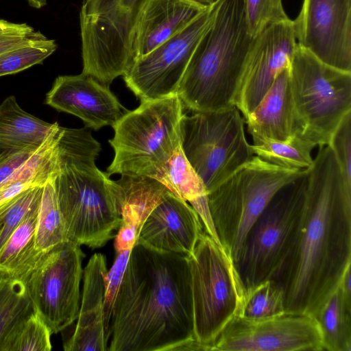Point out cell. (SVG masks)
Returning a JSON list of instances; mask_svg holds the SVG:
<instances>
[{"label":"cell","mask_w":351,"mask_h":351,"mask_svg":"<svg viewBox=\"0 0 351 351\" xmlns=\"http://www.w3.org/2000/svg\"><path fill=\"white\" fill-rule=\"evenodd\" d=\"M306 171L292 244L275 280L283 289L285 312L313 317L351 267V189L328 145L319 146Z\"/></svg>","instance_id":"obj_1"},{"label":"cell","mask_w":351,"mask_h":351,"mask_svg":"<svg viewBox=\"0 0 351 351\" xmlns=\"http://www.w3.org/2000/svg\"><path fill=\"white\" fill-rule=\"evenodd\" d=\"M109 351H173L194 339L189 256L136 241L117 295Z\"/></svg>","instance_id":"obj_2"},{"label":"cell","mask_w":351,"mask_h":351,"mask_svg":"<svg viewBox=\"0 0 351 351\" xmlns=\"http://www.w3.org/2000/svg\"><path fill=\"white\" fill-rule=\"evenodd\" d=\"M100 151L88 130L62 128L53 177L69 241L91 249L105 245L121 222L112 180L95 165Z\"/></svg>","instance_id":"obj_3"},{"label":"cell","mask_w":351,"mask_h":351,"mask_svg":"<svg viewBox=\"0 0 351 351\" xmlns=\"http://www.w3.org/2000/svg\"><path fill=\"white\" fill-rule=\"evenodd\" d=\"M215 21L196 46L177 96L193 112L234 106L245 58L254 38L248 34L243 0H218Z\"/></svg>","instance_id":"obj_4"},{"label":"cell","mask_w":351,"mask_h":351,"mask_svg":"<svg viewBox=\"0 0 351 351\" xmlns=\"http://www.w3.org/2000/svg\"><path fill=\"white\" fill-rule=\"evenodd\" d=\"M304 171L279 167L254 156L207 193L216 234L234 265L254 222L274 195Z\"/></svg>","instance_id":"obj_5"},{"label":"cell","mask_w":351,"mask_h":351,"mask_svg":"<svg viewBox=\"0 0 351 351\" xmlns=\"http://www.w3.org/2000/svg\"><path fill=\"white\" fill-rule=\"evenodd\" d=\"M177 95L141 101L114 125V156L106 173L154 177L180 145L185 113Z\"/></svg>","instance_id":"obj_6"},{"label":"cell","mask_w":351,"mask_h":351,"mask_svg":"<svg viewBox=\"0 0 351 351\" xmlns=\"http://www.w3.org/2000/svg\"><path fill=\"white\" fill-rule=\"evenodd\" d=\"M189 261L194 339L211 350L221 330L240 315L245 289L230 256L205 230Z\"/></svg>","instance_id":"obj_7"},{"label":"cell","mask_w":351,"mask_h":351,"mask_svg":"<svg viewBox=\"0 0 351 351\" xmlns=\"http://www.w3.org/2000/svg\"><path fill=\"white\" fill-rule=\"evenodd\" d=\"M149 0H84L80 11L82 73L110 85L134 61V43Z\"/></svg>","instance_id":"obj_8"},{"label":"cell","mask_w":351,"mask_h":351,"mask_svg":"<svg viewBox=\"0 0 351 351\" xmlns=\"http://www.w3.org/2000/svg\"><path fill=\"white\" fill-rule=\"evenodd\" d=\"M290 85L301 128L299 137L327 145L351 112V72L328 66L297 43L289 67Z\"/></svg>","instance_id":"obj_9"},{"label":"cell","mask_w":351,"mask_h":351,"mask_svg":"<svg viewBox=\"0 0 351 351\" xmlns=\"http://www.w3.org/2000/svg\"><path fill=\"white\" fill-rule=\"evenodd\" d=\"M244 123L235 106L182 117L180 147L207 193L254 156Z\"/></svg>","instance_id":"obj_10"},{"label":"cell","mask_w":351,"mask_h":351,"mask_svg":"<svg viewBox=\"0 0 351 351\" xmlns=\"http://www.w3.org/2000/svg\"><path fill=\"white\" fill-rule=\"evenodd\" d=\"M307 171L281 188L250 228L237 270L245 289L276 279L287 258L303 203Z\"/></svg>","instance_id":"obj_11"},{"label":"cell","mask_w":351,"mask_h":351,"mask_svg":"<svg viewBox=\"0 0 351 351\" xmlns=\"http://www.w3.org/2000/svg\"><path fill=\"white\" fill-rule=\"evenodd\" d=\"M84 256L80 245L67 241L45 253L25 282L34 311L51 334L78 317Z\"/></svg>","instance_id":"obj_12"},{"label":"cell","mask_w":351,"mask_h":351,"mask_svg":"<svg viewBox=\"0 0 351 351\" xmlns=\"http://www.w3.org/2000/svg\"><path fill=\"white\" fill-rule=\"evenodd\" d=\"M218 4V0L209 4L184 29L133 62L123 76L141 101L177 95L196 46L215 21Z\"/></svg>","instance_id":"obj_13"},{"label":"cell","mask_w":351,"mask_h":351,"mask_svg":"<svg viewBox=\"0 0 351 351\" xmlns=\"http://www.w3.org/2000/svg\"><path fill=\"white\" fill-rule=\"evenodd\" d=\"M210 347L220 351H325L315 319L288 312L258 319L235 316Z\"/></svg>","instance_id":"obj_14"},{"label":"cell","mask_w":351,"mask_h":351,"mask_svg":"<svg viewBox=\"0 0 351 351\" xmlns=\"http://www.w3.org/2000/svg\"><path fill=\"white\" fill-rule=\"evenodd\" d=\"M293 25L298 44L323 63L351 72V0H303Z\"/></svg>","instance_id":"obj_15"},{"label":"cell","mask_w":351,"mask_h":351,"mask_svg":"<svg viewBox=\"0 0 351 351\" xmlns=\"http://www.w3.org/2000/svg\"><path fill=\"white\" fill-rule=\"evenodd\" d=\"M296 45L291 19L268 26L253 39L234 99V106L243 119L260 102L277 76L289 69Z\"/></svg>","instance_id":"obj_16"},{"label":"cell","mask_w":351,"mask_h":351,"mask_svg":"<svg viewBox=\"0 0 351 351\" xmlns=\"http://www.w3.org/2000/svg\"><path fill=\"white\" fill-rule=\"evenodd\" d=\"M45 103L58 111L77 117L86 128L95 130L113 127L128 111L108 85L82 73L58 76L46 95Z\"/></svg>","instance_id":"obj_17"},{"label":"cell","mask_w":351,"mask_h":351,"mask_svg":"<svg viewBox=\"0 0 351 351\" xmlns=\"http://www.w3.org/2000/svg\"><path fill=\"white\" fill-rule=\"evenodd\" d=\"M204 230L194 208L170 191L149 213L137 240L158 250L189 256Z\"/></svg>","instance_id":"obj_18"},{"label":"cell","mask_w":351,"mask_h":351,"mask_svg":"<svg viewBox=\"0 0 351 351\" xmlns=\"http://www.w3.org/2000/svg\"><path fill=\"white\" fill-rule=\"evenodd\" d=\"M107 272L106 256L94 254L83 271L79 315L73 332L63 343L65 351L108 350L104 312Z\"/></svg>","instance_id":"obj_19"},{"label":"cell","mask_w":351,"mask_h":351,"mask_svg":"<svg viewBox=\"0 0 351 351\" xmlns=\"http://www.w3.org/2000/svg\"><path fill=\"white\" fill-rule=\"evenodd\" d=\"M112 189L121 219L114 250L116 254L130 252L147 217L170 191L153 177L130 175L112 180Z\"/></svg>","instance_id":"obj_20"},{"label":"cell","mask_w":351,"mask_h":351,"mask_svg":"<svg viewBox=\"0 0 351 351\" xmlns=\"http://www.w3.org/2000/svg\"><path fill=\"white\" fill-rule=\"evenodd\" d=\"M244 120L253 141H285L300 136L301 128L292 98L289 69L277 76L260 102Z\"/></svg>","instance_id":"obj_21"},{"label":"cell","mask_w":351,"mask_h":351,"mask_svg":"<svg viewBox=\"0 0 351 351\" xmlns=\"http://www.w3.org/2000/svg\"><path fill=\"white\" fill-rule=\"evenodd\" d=\"M208 5L192 0H149L138 23L134 60L184 29Z\"/></svg>","instance_id":"obj_22"},{"label":"cell","mask_w":351,"mask_h":351,"mask_svg":"<svg viewBox=\"0 0 351 351\" xmlns=\"http://www.w3.org/2000/svg\"><path fill=\"white\" fill-rule=\"evenodd\" d=\"M60 125L23 110L13 95L0 104V153L36 151Z\"/></svg>","instance_id":"obj_23"},{"label":"cell","mask_w":351,"mask_h":351,"mask_svg":"<svg viewBox=\"0 0 351 351\" xmlns=\"http://www.w3.org/2000/svg\"><path fill=\"white\" fill-rule=\"evenodd\" d=\"M153 178L174 195L189 202L198 214L205 231L219 243L210 215L206 188L184 156L180 145Z\"/></svg>","instance_id":"obj_24"},{"label":"cell","mask_w":351,"mask_h":351,"mask_svg":"<svg viewBox=\"0 0 351 351\" xmlns=\"http://www.w3.org/2000/svg\"><path fill=\"white\" fill-rule=\"evenodd\" d=\"M40 202L32 208L0 250V273L24 282L45 254L40 252L35 245Z\"/></svg>","instance_id":"obj_25"},{"label":"cell","mask_w":351,"mask_h":351,"mask_svg":"<svg viewBox=\"0 0 351 351\" xmlns=\"http://www.w3.org/2000/svg\"><path fill=\"white\" fill-rule=\"evenodd\" d=\"M313 317L320 328L325 351H351V294L339 284Z\"/></svg>","instance_id":"obj_26"},{"label":"cell","mask_w":351,"mask_h":351,"mask_svg":"<svg viewBox=\"0 0 351 351\" xmlns=\"http://www.w3.org/2000/svg\"><path fill=\"white\" fill-rule=\"evenodd\" d=\"M69 241L53 184V177L43 185L36 222L35 245L47 253Z\"/></svg>","instance_id":"obj_27"},{"label":"cell","mask_w":351,"mask_h":351,"mask_svg":"<svg viewBox=\"0 0 351 351\" xmlns=\"http://www.w3.org/2000/svg\"><path fill=\"white\" fill-rule=\"evenodd\" d=\"M251 147L254 156L279 167L305 170L313 164L311 152L315 147L298 136L285 141H253Z\"/></svg>","instance_id":"obj_28"},{"label":"cell","mask_w":351,"mask_h":351,"mask_svg":"<svg viewBox=\"0 0 351 351\" xmlns=\"http://www.w3.org/2000/svg\"><path fill=\"white\" fill-rule=\"evenodd\" d=\"M33 311L25 282L0 273V347L15 326Z\"/></svg>","instance_id":"obj_29"},{"label":"cell","mask_w":351,"mask_h":351,"mask_svg":"<svg viewBox=\"0 0 351 351\" xmlns=\"http://www.w3.org/2000/svg\"><path fill=\"white\" fill-rule=\"evenodd\" d=\"M284 313V292L276 280H267L245 289L240 316L258 319Z\"/></svg>","instance_id":"obj_30"},{"label":"cell","mask_w":351,"mask_h":351,"mask_svg":"<svg viewBox=\"0 0 351 351\" xmlns=\"http://www.w3.org/2000/svg\"><path fill=\"white\" fill-rule=\"evenodd\" d=\"M51 332L34 311L19 322L0 347V351H49Z\"/></svg>","instance_id":"obj_31"},{"label":"cell","mask_w":351,"mask_h":351,"mask_svg":"<svg viewBox=\"0 0 351 351\" xmlns=\"http://www.w3.org/2000/svg\"><path fill=\"white\" fill-rule=\"evenodd\" d=\"M56 48L53 40L42 35L0 53V77L14 74L42 63Z\"/></svg>","instance_id":"obj_32"},{"label":"cell","mask_w":351,"mask_h":351,"mask_svg":"<svg viewBox=\"0 0 351 351\" xmlns=\"http://www.w3.org/2000/svg\"><path fill=\"white\" fill-rule=\"evenodd\" d=\"M249 35L255 38L268 26L289 21L282 0H243Z\"/></svg>","instance_id":"obj_33"},{"label":"cell","mask_w":351,"mask_h":351,"mask_svg":"<svg viewBox=\"0 0 351 351\" xmlns=\"http://www.w3.org/2000/svg\"><path fill=\"white\" fill-rule=\"evenodd\" d=\"M327 145L335 156L346 187L351 189V112L342 119Z\"/></svg>","instance_id":"obj_34"},{"label":"cell","mask_w":351,"mask_h":351,"mask_svg":"<svg viewBox=\"0 0 351 351\" xmlns=\"http://www.w3.org/2000/svg\"><path fill=\"white\" fill-rule=\"evenodd\" d=\"M42 35L26 23H14L0 19V53Z\"/></svg>","instance_id":"obj_35"},{"label":"cell","mask_w":351,"mask_h":351,"mask_svg":"<svg viewBox=\"0 0 351 351\" xmlns=\"http://www.w3.org/2000/svg\"><path fill=\"white\" fill-rule=\"evenodd\" d=\"M34 152L23 150L0 153V187L14 182L12 180L15 172Z\"/></svg>","instance_id":"obj_36"},{"label":"cell","mask_w":351,"mask_h":351,"mask_svg":"<svg viewBox=\"0 0 351 351\" xmlns=\"http://www.w3.org/2000/svg\"><path fill=\"white\" fill-rule=\"evenodd\" d=\"M37 185L27 181H16L0 187V209L23 191Z\"/></svg>","instance_id":"obj_37"},{"label":"cell","mask_w":351,"mask_h":351,"mask_svg":"<svg viewBox=\"0 0 351 351\" xmlns=\"http://www.w3.org/2000/svg\"><path fill=\"white\" fill-rule=\"evenodd\" d=\"M203 4L209 5L213 3L215 0H192Z\"/></svg>","instance_id":"obj_38"},{"label":"cell","mask_w":351,"mask_h":351,"mask_svg":"<svg viewBox=\"0 0 351 351\" xmlns=\"http://www.w3.org/2000/svg\"><path fill=\"white\" fill-rule=\"evenodd\" d=\"M9 203H10V202H9ZM5 206H6V205H5ZM2 208H1V209H0V210H1Z\"/></svg>","instance_id":"obj_39"}]
</instances>
